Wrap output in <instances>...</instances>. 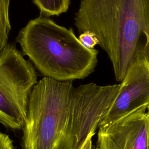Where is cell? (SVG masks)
Returning <instances> with one entry per match:
<instances>
[{
	"instance_id": "cell-1",
	"label": "cell",
	"mask_w": 149,
	"mask_h": 149,
	"mask_svg": "<svg viewBox=\"0 0 149 149\" xmlns=\"http://www.w3.org/2000/svg\"><path fill=\"white\" fill-rule=\"evenodd\" d=\"M72 81L44 77L34 86L22 128V149L94 148L93 137L120 84L74 87Z\"/></svg>"
},
{
	"instance_id": "cell-2",
	"label": "cell",
	"mask_w": 149,
	"mask_h": 149,
	"mask_svg": "<svg viewBox=\"0 0 149 149\" xmlns=\"http://www.w3.org/2000/svg\"><path fill=\"white\" fill-rule=\"evenodd\" d=\"M145 0H81L75 13L79 34L95 36L107 52L115 79L121 82L139 52L143 49L142 32Z\"/></svg>"
},
{
	"instance_id": "cell-3",
	"label": "cell",
	"mask_w": 149,
	"mask_h": 149,
	"mask_svg": "<svg viewBox=\"0 0 149 149\" xmlns=\"http://www.w3.org/2000/svg\"><path fill=\"white\" fill-rule=\"evenodd\" d=\"M16 41L42 76L57 81L83 79L94 72L98 63V50L87 48L72 29L48 17L31 19Z\"/></svg>"
},
{
	"instance_id": "cell-4",
	"label": "cell",
	"mask_w": 149,
	"mask_h": 149,
	"mask_svg": "<svg viewBox=\"0 0 149 149\" xmlns=\"http://www.w3.org/2000/svg\"><path fill=\"white\" fill-rule=\"evenodd\" d=\"M37 83L34 66L15 45L8 44L0 54V123L6 128L22 129Z\"/></svg>"
},
{
	"instance_id": "cell-5",
	"label": "cell",
	"mask_w": 149,
	"mask_h": 149,
	"mask_svg": "<svg viewBox=\"0 0 149 149\" xmlns=\"http://www.w3.org/2000/svg\"><path fill=\"white\" fill-rule=\"evenodd\" d=\"M120 84L119 93L99 127L149 107V59L143 50L138 52Z\"/></svg>"
},
{
	"instance_id": "cell-6",
	"label": "cell",
	"mask_w": 149,
	"mask_h": 149,
	"mask_svg": "<svg viewBox=\"0 0 149 149\" xmlns=\"http://www.w3.org/2000/svg\"><path fill=\"white\" fill-rule=\"evenodd\" d=\"M147 108L98 127L93 149H149Z\"/></svg>"
},
{
	"instance_id": "cell-7",
	"label": "cell",
	"mask_w": 149,
	"mask_h": 149,
	"mask_svg": "<svg viewBox=\"0 0 149 149\" xmlns=\"http://www.w3.org/2000/svg\"><path fill=\"white\" fill-rule=\"evenodd\" d=\"M40 11L41 16H58L69 9L70 0H33Z\"/></svg>"
},
{
	"instance_id": "cell-8",
	"label": "cell",
	"mask_w": 149,
	"mask_h": 149,
	"mask_svg": "<svg viewBox=\"0 0 149 149\" xmlns=\"http://www.w3.org/2000/svg\"><path fill=\"white\" fill-rule=\"evenodd\" d=\"M9 3L10 0H0V54L8 44L11 30L9 17Z\"/></svg>"
},
{
	"instance_id": "cell-9",
	"label": "cell",
	"mask_w": 149,
	"mask_h": 149,
	"mask_svg": "<svg viewBox=\"0 0 149 149\" xmlns=\"http://www.w3.org/2000/svg\"><path fill=\"white\" fill-rule=\"evenodd\" d=\"M141 30L144 37L143 51L149 59V0H145Z\"/></svg>"
},
{
	"instance_id": "cell-10",
	"label": "cell",
	"mask_w": 149,
	"mask_h": 149,
	"mask_svg": "<svg viewBox=\"0 0 149 149\" xmlns=\"http://www.w3.org/2000/svg\"><path fill=\"white\" fill-rule=\"evenodd\" d=\"M78 38L82 45L88 49H94V47L99 44V41L94 34L88 31L80 34Z\"/></svg>"
},
{
	"instance_id": "cell-11",
	"label": "cell",
	"mask_w": 149,
	"mask_h": 149,
	"mask_svg": "<svg viewBox=\"0 0 149 149\" xmlns=\"http://www.w3.org/2000/svg\"><path fill=\"white\" fill-rule=\"evenodd\" d=\"M0 149H17L8 135L0 130Z\"/></svg>"
},
{
	"instance_id": "cell-12",
	"label": "cell",
	"mask_w": 149,
	"mask_h": 149,
	"mask_svg": "<svg viewBox=\"0 0 149 149\" xmlns=\"http://www.w3.org/2000/svg\"><path fill=\"white\" fill-rule=\"evenodd\" d=\"M147 114H148V127H149V109H147Z\"/></svg>"
},
{
	"instance_id": "cell-13",
	"label": "cell",
	"mask_w": 149,
	"mask_h": 149,
	"mask_svg": "<svg viewBox=\"0 0 149 149\" xmlns=\"http://www.w3.org/2000/svg\"><path fill=\"white\" fill-rule=\"evenodd\" d=\"M147 109H149V107H148V108H147Z\"/></svg>"
}]
</instances>
